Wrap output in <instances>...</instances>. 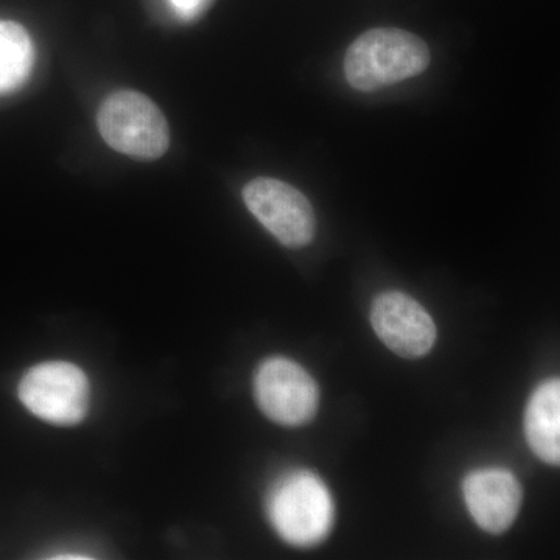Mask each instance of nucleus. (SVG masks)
Returning <instances> with one entry per match:
<instances>
[{
  "label": "nucleus",
  "instance_id": "f257e3e1",
  "mask_svg": "<svg viewBox=\"0 0 560 560\" xmlns=\"http://www.w3.org/2000/svg\"><path fill=\"white\" fill-rule=\"evenodd\" d=\"M429 65V46L419 36L400 28H372L350 44L345 75L353 90L372 92L419 75Z\"/></svg>",
  "mask_w": 560,
  "mask_h": 560
},
{
  "label": "nucleus",
  "instance_id": "f03ea898",
  "mask_svg": "<svg viewBox=\"0 0 560 560\" xmlns=\"http://www.w3.org/2000/svg\"><path fill=\"white\" fill-rule=\"evenodd\" d=\"M272 528L294 547H312L329 536L334 500L327 486L308 470L282 475L267 495Z\"/></svg>",
  "mask_w": 560,
  "mask_h": 560
},
{
  "label": "nucleus",
  "instance_id": "7ed1b4c3",
  "mask_svg": "<svg viewBox=\"0 0 560 560\" xmlns=\"http://www.w3.org/2000/svg\"><path fill=\"white\" fill-rule=\"evenodd\" d=\"M98 131L110 149L140 161L164 156L171 131L156 103L136 91H117L102 103Z\"/></svg>",
  "mask_w": 560,
  "mask_h": 560
},
{
  "label": "nucleus",
  "instance_id": "20e7f679",
  "mask_svg": "<svg viewBox=\"0 0 560 560\" xmlns=\"http://www.w3.org/2000/svg\"><path fill=\"white\" fill-rule=\"evenodd\" d=\"M18 394L32 415L51 425H79L90 411L88 375L68 361L36 364L25 372Z\"/></svg>",
  "mask_w": 560,
  "mask_h": 560
},
{
  "label": "nucleus",
  "instance_id": "39448f33",
  "mask_svg": "<svg viewBox=\"0 0 560 560\" xmlns=\"http://www.w3.org/2000/svg\"><path fill=\"white\" fill-rule=\"evenodd\" d=\"M254 397L261 412L279 425H305L318 411V385L301 364L283 357L260 364L254 375Z\"/></svg>",
  "mask_w": 560,
  "mask_h": 560
},
{
  "label": "nucleus",
  "instance_id": "423d86ee",
  "mask_svg": "<svg viewBox=\"0 0 560 560\" xmlns=\"http://www.w3.org/2000/svg\"><path fill=\"white\" fill-rule=\"evenodd\" d=\"M243 200L261 226L282 245L302 248L315 237L311 201L290 184L272 178L253 179L243 189Z\"/></svg>",
  "mask_w": 560,
  "mask_h": 560
},
{
  "label": "nucleus",
  "instance_id": "0eeeda50",
  "mask_svg": "<svg viewBox=\"0 0 560 560\" xmlns=\"http://www.w3.org/2000/svg\"><path fill=\"white\" fill-rule=\"evenodd\" d=\"M371 324L377 337L405 359L425 355L436 342V324L429 312L400 291H386L375 298Z\"/></svg>",
  "mask_w": 560,
  "mask_h": 560
},
{
  "label": "nucleus",
  "instance_id": "6e6552de",
  "mask_svg": "<svg viewBox=\"0 0 560 560\" xmlns=\"http://www.w3.org/2000/svg\"><path fill=\"white\" fill-rule=\"evenodd\" d=\"M467 510L480 528L504 533L521 511L522 488L504 469H481L467 475L463 485Z\"/></svg>",
  "mask_w": 560,
  "mask_h": 560
},
{
  "label": "nucleus",
  "instance_id": "1a4fd4ad",
  "mask_svg": "<svg viewBox=\"0 0 560 560\" xmlns=\"http://www.w3.org/2000/svg\"><path fill=\"white\" fill-rule=\"evenodd\" d=\"M525 434L530 451L541 460L558 466L560 460V382L541 383L534 390L525 415Z\"/></svg>",
  "mask_w": 560,
  "mask_h": 560
},
{
  "label": "nucleus",
  "instance_id": "9d476101",
  "mask_svg": "<svg viewBox=\"0 0 560 560\" xmlns=\"http://www.w3.org/2000/svg\"><path fill=\"white\" fill-rule=\"evenodd\" d=\"M35 49L21 24L0 20V95L24 86L31 77Z\"/></svg>",
  "mask_w": 560,
  "mask_h": 560
},
{
  "label": "nucleus",
  "instance_id": "9b49d317",
  "mask_svg": "<svg viewBox=\"0 0 560 560\" xmlns=\"http://www.w3.org/2000/svg\"><path fill=\"white\" fill-rule=\"evenodd\" d=\"M215 0H168L176 16L184 22L197 21Z\"/></svg>",
  "mask_w": 560,
  "mask_h": 560
}]
</instances>
